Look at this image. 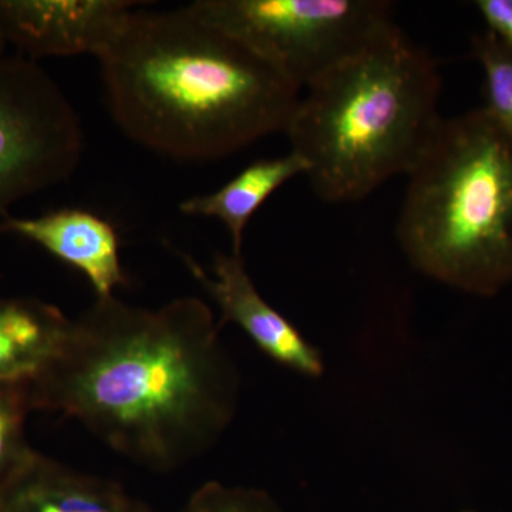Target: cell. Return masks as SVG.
Segmentation results:
<instances>
[{
	"label": "cell",
	"instance_id": "obj_1",
	"mask_svg": "<svg viewBox=\"0 0 512 512\" xmlns=\"http://www.w3.org/2000/svg\"><path fill=\"white\" fill-rule=\"evenodd\" d=\"M29 390L33 410L79 421L138 466L173 471L227 430L239 379L201 299L146 309L111 296L72 320Z\"/></svg>",
	"mask_w": 512,
	"mask_h": 512
},
{
	"label": "cell",
	"instance_id": "obj_6",
	"mask_svg": "<svg viewBox=\"0 0 512 512\" xmlns=\"http://www.w3.org/2000/svg\"><path fill=\"white\" fill-rule=\"evenodd\" d=\"M83 148L82 124L53 77L30 57H0V217L66 181Z\"/></svg>",
	"mask_w": 512,
	"mask_h": 512
},
{
	"label": "cell",
	"instance_id": "obj_16",
	"mask_svg": "<svg viewBox=\"0 0 512 512\" xmlns=\"http://www.w3.org/2000/svg\"><path fill=\"white\" fill-rule=\"evenodd\" d=\"M476 6L488 32L512 50V0H477Z\"/></svg>",
	"mask_w": 512,
	"mask_h": 512
},
{
	"label": "cell",
	"instance_id": "obj_17",
	"mask_svg": "<svg viewBox=\"0 0 512 512\" xmlns=\"http://www.w3.org/2000/svg\"><path fill=\"white\" fill-rule=\"evenodd\" d=\"M8 46L5 35H3L2 28H0V57L5 56V49Z\"/></svg>",
	"mask_w": 512,
	"mask_h": 512
},
{
	"label": "cell",
	"instance_id": "obj_5",
	"mask_svg": "<svg viewBox=\"0 0 512 512\" xmlns=\"http://www.w3.org/2000/svg\"><path fill=\"white\" fill-rule=\"evenodd\" d=\"M188 6L301 90L393 22L392 5L383 0H197Z\"/></svg>",
	"mask_w": 512,
	"mask_h": 512
},
{
	"label": "cell",
	"instance_id": "obj_2",
	"mask_svg": "<svg viewBox=\"0 0 512 512\" xmlns=\"http://www.w3.org/2000/svg\"><path fill=\"white\" fill-rule=\"evenodd\" d=\"M97 60L128 138L177 161L231 156L285 133L301 89L190 6L133 10Z\"/></svg>",
	"mask_w": 512,
	"mask_h": 512
},
{
	"label": "cell",
	"instance_id": "obj_13",
	"mask_svg": "<svg viewBox=\"0 0 512 512\" xmlns=\"http://www.w3.org/2000/svg\"><path fill=\"white\" fill-rule=\"evenodd\" d=\"M32 410L29 382H0V485L35 453L26 439Z\"/></svg>",
	"mask_w": 512,
	"mask_h": 512
},
{
	"label": "cell",
	"instance_id": "obj_15",
	"mask_svg": "<svg viewBox=\"0 0 512 512\" xmlns=\"http://www.w3.org/2000/svg\"><path fill=\"white\" fill-rule=\"evenodd\" d=\"M180 512H279L264 491L229 487L211 481L202 484Z\"/></svg>",
	"mask_w": 512,
	"mask_h": 512
},
{
	"label": "cell",
	"instance_id": "obj_9",
	"mask_svg": "<svg viewBox=\"0 0 512 512\" xmlns=\"http://www.w3.org/2000/svg\"><path fill=\"white\" fill-rule=\"evenodd\" d=\"M0 512H156L123 485L39 451L0 485Z\"/></svg>",
	"mask_w": 512,
	"mask_h": 512
},
{
	"label": "cell",
	"instance_id": "obj_14",
	"mask_svg": "<svg viewBox=\"0 0 512 512\" xmlns=\"http://www.w3.org/2000/svg\"><path fill=\"white\" fill-rule=\"evenodd\" d=\"M473 55L484 69L487 90L484 109L512 137V50L487 32L474 37Z\"/></svg>",
	"mask_w": 512,
	"mask_h": 512
},
{
	"label": "cell",
	"instance_id": "obj_11",
	"mask_svg": "<svg viewBox=\"0 0 512 512\" xmlns=\"http://www.w3.org/2000/svg\"><path fill=\"white\" fill-rule=\"evenodd\" d=\"M72 319L36 299L0 298V382H32L62 349Z\"/></svg>",
	"mask_w": 512,
	"mask_h": 512
},
{
	"label": "cell",
	"instance_id": "obj_3",
	"mask_svg": "<svg viewBox=\"0 0 512 512\" xmlns=\"http://www.w3.org/2000/svg\"><path fill=\"white\" fill-rule=\"evenodd\" d=\"M440 89L434 57L394 22L309 84L285 134L318 198L357 202L412 173L443 123Z\"/></svg>",
	"mask_w": 512,
	"mask_h": 512
},
{
	"label": "cell",
	"instance_id": "obj_7",
	"mask_svg": "<svg viewBox=\"0 0 512 512\" xmlns=\"http://www.w3.org/2000/svg\"><path fill=\"white\" fill-rule=\"evenodd\" d=\"M134 5L127 0H0V28L6 42L30 59L99 57Z\"/></svg>",
	"mask_w": 512,
	"mask_h": 512
},
{
	"label": "cell",
	"instance_id": "obj_12",
	"mask_svg": "<svg viewBox=\"0 0 512 512\" xmlns=\"http://www.w3.org/2000/svg\"><path fill=\"white\" fill-rule=\"evenodd\" d=\"M306 171L308 165L292 151L288 156L258 160L217 191L181 202L180 210L191 217L220 220L231 234L232 254L241 255L245 228L256 211L282 185Z\"/></svg>",
	"mask_w": 512,
	"mask_h": 512
},
{
	"label": "cell",
	"instance_id": "obj_8",
	"mask_svg": "<svg viewBox=\"0 0 512 512\" xmlns=\"http://www.w3.org/2000/svg\"><path fill=\"white\" fill-rule=\"evenodd\" d=\"M192 275L221 309V325L235 323L262 352L295 372L318 377L323 372L320 353L298 329L272 308L255 288L242 255L217 254L211 275L194 259L185 258Z\"/></svg>",
	"mask_w": 512,
	"mask_h": 512
},
{
	"label": "cell",
	"instance_id": "obj_4",
	"mask_svg": "<svg viewBox=\"0 0 512 512\" xmlns=\"http://www.w3.org/2000/svg\"><path fill=\"white\" fill-rule=\"evenodd\" d=\"M397 239L421 274L480 296L512 282V137L487 110L443 120L412 173Z\"/></svg>",
	"mask_w": 512,
	"mask_h": 512
},
{
	"label": "cell",
	"instance_id": "obj_10",
	"mask_svg": "<svg viewBox=\"0 0 512 512\" xmlns=\"http://www.w3.org/2000/svg\"><path fill=\"white\" fill-rule=\"evenodd\" d=\"M0 231L36 242L82 272L97 298H111L117 288L127 285L116 229L92 211L63 208L39 218H6Z\"/></svg>",
	"mask_w": 512,
	"mask_h": 512
}]
</instances>
